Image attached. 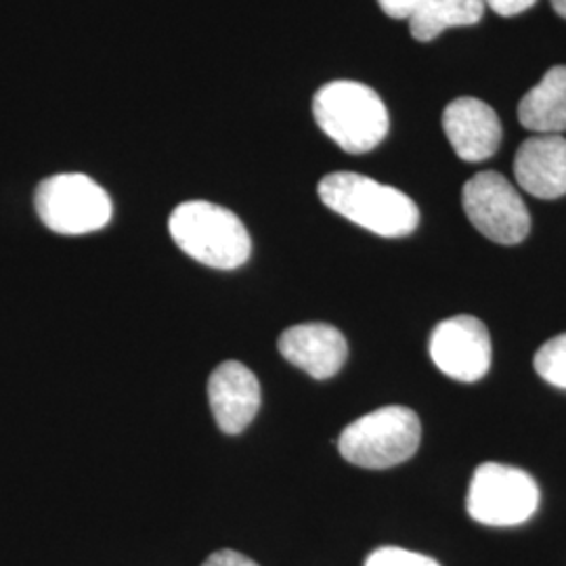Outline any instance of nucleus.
I'll list each match as a JSON object with an SVG mask.
<instances>
[{
	"mask_svg": "<svg viewBox=\"0 0 566 566\" xmlns=\"http://www.w3.org/2000/svg\"><path fill=\"white\" fill-rule=\"evenodd\" d=\"M319 198L346 221L382 238H405L420 224V210L409 196L357 172L324 177Z\"/></svg>",
	"mask_w": 566,
	"mask_h": 566,
	"instance_id": "nucleus-1",
	"label": "nucleus"
},
{
	"mask_svg": "<svg viewBox=\"0 0 566 566\" xmlns=\"http://www.w3.org/2000/svg\"><path fill=\"white\" fill-rule=\"evenodd\" d=\"M313 116L346 154L371 151L385 142L390 126L385 102L361 82H327L313 99Z\"/></svg>",
	"mask_w": 566,
	"mask_h": 566,
	"instance_id": "nucleus-2",
	"label": "nucleus"
},
{
	"mask_svg": "<svg viewBox=\"0 0 566 566\" xmlns=\"http://www.w3.org/2000/svg\"><path fill=\"white\" fill-rule=\"evenodd\" d=\"M168 229L187 256L212 269H238L248 263L252 252V240L242 221L217 203L182 202L172 210Z\"/></svg>",
	"mask_w": 566,
	"mask_h": 566,
	"instance_id": "nucleus-3",
	"label": "nucleus"
},
{
	"mask_svg": "<svg viewBox=\"0 0 566 566\" xmlns=\"http://www.w3.org/2000/svg\"><path fill=\"white\" fill-rule=\"evenodd\" d=\"M422 424L416 411L388 405L346 426L338 449L350 464L385 470L407 462L420 447Z\"/></svg>",
	"mask_w": 566,
	"mask_h": 566,
	"instance_id": "nucleus-4",
	"label": "nucleus"
},
{
	"mask_svg": "<svg viewBox=\"0 0 566 566\" xmlns=\"http://www.w3.org/2000/svg\"><path fill=\"white\" fill-rule=\"evenodd\" d=\"M34 206L42 223L61 235H84L112 221V200L99 182L81 172L49 177L39 185Z\"/></svg>",
	"mask_w": 566,
	"mask_h": 566,
	"instance_id": "nucleus-5",
	"label": "nucleus"
},
{
	"mask_svg": "<svg viewBox=\"0 0 566 566\" xmlns=\"http://www.w3.org/2000/svg\"><path fill=\"white\" fill-rule=\"evenodd\" d=\"M537 506L539 486L525 470L497 462H486L474 470L465 507L476 523L523 525L537 512Z\"/></svg>",
	"mask_w": 566,
	"mask_h": 566,
	"instance_id": "nucleus-6",
	"label": "nucleus"
},
{
	"mask_svg": "<svg viewBox=\"0 0 566 566\" xmlns=\"http://www.w3.org/2000/svg\"><path fill=\"white\" fill-rule=\"evenodd\" d=\"M465 217L486 240L514 245L531 231V217L516 187L500 172H479L462 189Z\"/></svg>",
	"mask_w": 566,
	"mask_h": 566,
	"instance_id": "nucleus-7",
	"label": "nucleus"
},
{
	"mask_svg": "<svg viewBox=\"0 0 566 566\" xmlns=\"http://www.w3.org/2000/svg\"><path fill=\"white\" fill-rule=\"evenodd\" d=\"M434 365L458 382H476L491 367V336L486 325L472 315H458L434 327L430 336Z\"/></svg>",
	"mask_w": 566,
	"mask_h": 566,
	"instance_id": "nucleus-8",
	"label": "nucleus"
},
{
	"mask_svg": "<svg viewBox=\"0 0 566 566\" xmlns=\"http://www.w3.org/2000/svg\"><path fill=\"white\" fill-rule=\"evenodd\" d=\"M447 142L464 163L489 160L502 143V122L491 105L474 97L449 103L443 114Z\"/></svg>",
	"mask_w": 566,
	"mask_h": 566,
	"instance_id": "nucleus-9",
	"label": "nucleus"
},
{
	"mask_svg": "<svg viewBox=\"0 0 566 566\" xmlns=\"http://www.w3.org/2000/svg\"><path fill=\"white\" fill-rule=\"evenodd\" d=\"M208 401L219 428L240 434L261 409V385L245 365L227 361L208 380Z\"/></svg>",
	"mask_w": 566,
	"mask_h": 566,
	"instance_id": "nucleus-10",
	"label": "nucleus"
},
{
	"mask_svg": "<svg viewBox=\"0 0 566 566\" xmlns=\"http://www.w3.org/2000/svg\"><path fill=\"white\" fill-rule=\"evenodd\" d=\"M277 346L283 359L301 367L315 380L336 376L348 355L343 332L327 324L294 325L283 332Z\"/></svg>",
	"mask_w": 566,
	"mask_h": 566,
	"instance_id": "nucleus-11",
	"label": "nucleus"
},
{
	"mask_svg": "<svg viewBox=\"0 0 566 566\" xmlns=\"http://www.w3.org/2000/svg\"><path fill=\"white\" fill-rule=\"evenodd\" d=\"M516 181L539 200L566 196V139L560 135H535L526 139L514 158Z\"/></svg>",
	"mask_w": 566,
	"mask_h": 566,
	"instance_id": "nucleus-12",
	"label": "nucleus"
},
{
	"mask_svg": "<svg viewBox=\"0 0 566 566\" xmlns=\"http://www.w3.org/2000/svg\"><path fill=\"white\" fill-rule=\"evenodd\" d=\"M518 120L539 135L566 133V65H556L518 105Z\"/></svg>",
	"mask_w": 566,
	"mask_h": 566,
	"instance_id": "nucleus-13",
	"label": "nucleus"
},
{
	"mask_svg": "<svg viewBox=\"0 0 566 566\" xmlns=\"http://www.w3.org/2000/svg\"><path fill=\"white\" fill-rule=\"evenodd\" d=\"M485 15L483 0H428L409 20V30L416 41H434L449 28L474 25Z\"/></svg>",
	"mask_w": 566,
	"mask_h": 566,
	"instance_id": "nucleus-14",
	"label": "nucleus"
},
{
	"mask_svg": "<svg viewBox=\"0 0 566 566\" xmlns=\"http://www.w3.org/2000/svg\"><path fill=\"white\" fill-rule=\"evenodd\" d=\"M533 365L547 385L566 388V334L547 340L537 350Z\"/></svg>",
	"mask_w": 566,
	"mask_h": 566,
	"instance_id": "nucleus-15",
	"label": "nucleus"
},
{
	"mask_svg": "<svg viewBox=\"0 0 566 566\" xmlns=\"http://www.w3.org/2000/svg\"><path fill=\"white\" fill-rule=\"evenodd\" d=\"M365 566H441L437 560H432L430 556L418 554V552H409L403 547L386 546L378 547L376 552H371L365 560Z\"/></svg>",
	"mask_w": 566,
	"mask_h": 566,
	"instance_id": "nucleus-16",
	"label": "nucleus"
},
{
	"mask_svg": "<svg viewBox=\"0 0 566 566\" xmlns=\"http://www.w3.org/2000/svg\"><path fill=\"white\" fill-rule=\"evenodd\" d=\"M428 0H378L380 9L392 20H411Z\"/></svg>",
	"mask_w": 566,
	"mask_h": 566,
	"instance_id": "nucleus-17",
	"label": "nucleus"
},
{
	"mask_svg": "<svg viewBox=\"0 0 566 566\" xmlns=\"http://www.w3.org/2000/svg\"><path fill=\"white\" fill-rule=\"evenodd\" d=\"M485 7L491 11H495L502 18H514L525 13L526 9H531L537 0H483Z\"/></svg>",
	"mask_w": 566,
	"mask_h": 566,
	"instance_id": "nucleus-18",
	"label": "nucleus"
},
{
	"mask_svg": "<svg viewBox=\"0 0 566 566\" xmlns=\"http://www.w3.org/2000/svg\"><path fill=\"white\" fill-rule=\"evenodd\" d=\"M202 566H259L254 560H250L248 556H243L240 552H233V549H221V552H214L212 556L206 558V563Z\"/></svg>",
	"mask_w": 566,
	"mask_h": 566,
	"instance_id": "nucleus-19",
	"label": "nucleus"
},
{
	"mask_svg": "<svg viewBox=\"0 0 566 566\" xmlns=\"http://www.w3.org/2000/svg\"><path fill=\"white\" fill-rule=\"evenodd\" d=\"M552 2V9L563 18V20H566V0H549Z\"/></svg>",
	"mask_w": 566,
	"mask_h": 566,
	"instance_id": "nucleus-20",
	"label": "nucleus"
}]
</instances>
